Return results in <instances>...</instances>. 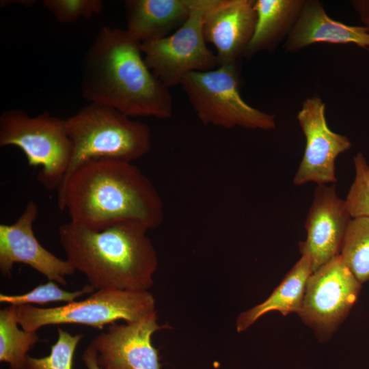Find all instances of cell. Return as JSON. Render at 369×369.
I'll use <instances>...</instances> for the list:
<instances>
[{"mask_svg": "<svg viewBox=\"0 0 369 369\" xmlns=\"http://www.w3.org/2000/svg\"><path fill=\"white\" fill-rule=\"evenodd\" d=\"M57 193V206L70 221L93 230L135 221L148 230L164 220L163 200L150 180L132 162L99 158L87 161Z\"/></svg>", "mask_w": 369, "mask_h": 369, "instance_id": "obj_1", "label": "cell"}, {"mask_svg": "<svg viewBox=\"0 0 369 369\" xmlns=\"http://www.w3.org/2000/svg\"><path fill=\"white\" fill-rule=\"evenodd\" d=\"M141 44L126 29L102 27L83 57L81 94L130 118L169 119L174 108L169 87L147 66Z\"/></svg>", "mask_w": 369, "mask_h": 369, "instance_id": "obj_2", "label": "cell"}, {"mask_svg": "<svg viewBox=\"0 0 369 369\" xmlns=\"http://www.w3.org/2000/svg\"><path fill=\"white\" fill-rule=\"evenodd\" d=\"M148 230L135 221L117 223L101 230L70 221L59 226L58 236L66 260L96 290L144 291L152 286L158 266Z\"/></svg>", "mask_w": 369, "mask_h": 369, "instance_id": "obj_3", "label": "cell"}, {"mask_svg": "<svg viewBox=\"0 0 369 369\" xmlns=\"http://www.w3.org/2000/svg\"><path fill=\"white\" fill-rule=\"evenodd\" d=\"M65 120L72 154L61 187L87 161L108 158L132 162L150 151L148 126L109 106L89 102Z\"/></svg>", "mask_w": 369, "mask_h": 369, "instance_id": "obj_4", "label": "cell"}, {"mask_svg": "<svg viewBox=\"0 0 369 369\" xmlns=\"http://www.w3.org/2000/svg\"><path fill=\"white\" fill-rule=\"evenodd\" d=\"M16 146L29 166H41L38 180L48 191H57L67 174L72 154L66 120L44 112L29 116L21 109L0 115V146Z\"/></svg>", "mask_w": 369, "mask_h": 369, "instance_id": "obj_5", "label": "cell"}, {"mask_svg": "<svg viewBox=\"0 0 369 369\" xmlns=\"http://www.w3.org/2000/svg\"><path fill=\"white\" fill-rule=\"evenodd\" d=\"M236 64H226L205 72L187 74L181 82L199 120L204 125L232 128L272 130L273 115L247 104L239 90Z\"/></svg>", "mask_w": 369, "mask_h": 369, "instance_id": "obj_6", "label": "cell"}, {"mask_svg": "<svg viewBox=\"0 0 369 369\" xmlns=\"http://www.w3.org/2000/svg\"><path fill=\"white\" fill-rule=\"evenodd\" d=\"M154 312L155 300L148 290L100 289L83 300L62 306H18L17 320L23 329L29 331L59 324H79L101 329L118 320L135 322Z\"/></svg>", "mask_w": 369, "mask_h": 369, "instance_id": "obj_7", "label": "cell"}, {"mask_svg": "<svg viewBox=\"0 0 369 369\" xmlns=\"http://www.w3.org/2000/svg\"><path fill=\"white\" fill-rule=\"evenodd\" d=\"M212 2L193 0L189 16L172 34L141 43L145 62L167 87L180 85L189 73L218 67L216 54L207 47L203 32L204 15Z\"/></svg>", "mask_w": 369, "mask_h": 369, "instance_id": "obj_8", "label": "cell"}, {"mask_svg": "<svg viewBox=\"0 0 369 369\" xmlns=\"http://www.w3.org/2000/svg\"><path fill=\"white\" fill-rule=\"evenodd\" d=\"M361 285L338 255L312 273L298 314L320 338H327L349 314Z\"/></svg>", "mask_w": 369, "mask_h": 369, "instance_id": "obj_9", "label": "cell"}, {"mask_svg": "<svg viewBox=\"0 0 369 369\" xmlns=\"http://www.w3.org/2000/svg\"><path fill=\"white\" fill-rule=\"evenodd\" d=\"M297 118L305 138V146L293 184H335V161L338 155L351 148L349 139L329 128L325 104L318 96L306 98Z\"/></svg>", "mask_w": 369, "mask_h": 369, "instance_id": "obj_10", "label": "cell"}, {"mask_svg": "<svg viewBox=\"0 0 369 369\" xmlns=\"http://www.w3.org/2000/svg\"><path fill=\"white\" fill-rule=\"evenodd\" d=\"M38 207L29 200L17 220L12 224H0V271L11 276L15 263H23L45 276L49 281L67 285L66 276L76 270L66 260H63L46 249L34 235L33 225Z\"/></svg>", "mask_w": 369, "mask_h": 369, "instance_id": "obj_11", "label": "cell"}, {"mask_svg": "<svg viewBox=\"0 0 369 369\" xmlns=\"http://www.w3.org/2000/svg\"><path fill=\"white\" fill-rule=\"evenodd\" d=\"M167 325L157 323L156 311L131 323L110 325L90 344L102 369H161L152 336Z\"/></svg>", "mask_w": 369, "mask_h": 369, "instance_id": "obj_12", "label": "cell"}, {"mask_svg": "<svg viewBox=\"0 0 369 369\" xmlns=\"http://www.w3.org/2000/svg\"><path fill=\"white\" fill-rule=\"evenodd\" d=\"M352 217L336 185H318L305 220L306 238L299 243L301 255L309 257L312 273L339 255Z\"/></svg>", "mask_w": 369, "mask_h": 369, "instance_id": "obj_13", "label": "cell"}, {"mask_svg": "<svg viewBox=\"0 0 369 369\" xmlns=\"http://www.w3.org/2000/svg\"><path fill=\"white\" fill-rule=\"evenodd\" d=\"M254 0H213L205 12L203 32L217 50L218 66L236 64L245 55L254 32Z\"/></svg>", "mask_w": 369, "mask_h": 369, "instance_id": "obj_14", "label": "cell"}, {"mask_svg": "<svg viewBox=\"0 0 369 369\" xmlns=\"http://www.w3.org/2000/svg\"><path fill=\"white\" fill-rule=\"evenodd\" d=\"M318 42L355 44L369 48L368 27L348 25L330 18L317 0L305 1L284 44L287 51L297 52Z\"/></svg>", "mask_w": 369, "mask_h": 369, "instance_id": "obj_15", "label": "cell"}, {"mask_svg": "<svg viewBox=\"0 0 369 369\" xmlns=\"http://www.w3.org/2000/svg\"><path fill=\"white\" fill-rule=\"evenodd\" d=\"M126 31L143 43L169 36L188 18L193 0H126Z\"/></svg>", "mask_w": 369, "mask_h": 369, "instance_id": "obj_16", "label": "cell"}, {"mask_svg": "<svg viewBox=\"0 0 369 369\" xmlns=\"http://www.w3.org/2000/svg\"><path fill=\"white\" fill-rule=\"evenodd\" d=\"M312 273L309 257L301 255L266 300L238 315L236 323L237 332L247 330L258 318L271 312H279L284 316L293 312L299 314L303 305L306 284Z\"/></svg>", "mask_w": 369, "mask_h": 369, "instance_id": "obj_17", "label": "cell"}, {"mask_svg": "<svg viewBox=\"0 0 369 369\" xmlns=\"http://www.w3.org/2000/svg\"><path fill=\"white\" fill-rule=\"evenodd\" d=\"M305 0H256L257 20L245 55L273 50L288 35L296 23Z\"/></svg>", "mask_w": 369, "mask_h": 369, "instance_id": "obj_18", "label": "cell"}, {"mask_svg": "<svg viewBox=\"0 0 369 369\" xmlns=\"http://www.w3.org/2000/svg\"><path fill=\"white\" fill-rule=\"evenodd\" d=\"M17 306L0 310V361L8 363L11 369H25L27 353L38 342L36 331L18 327Z\"/></svg>", "mask_w": 369, "mask_h": 369, "instance_id": "obj_19", "label": "cell"}, {"mask_svg": "<svg viewBox=\"0 0 369 369\" xmlns=\"http://www.w3.org/2000/svg\"><path fill=\"white\" fill-rule=\"evenodd\" d=\"M339 255L361 284L369 282V217L351 219Z\"/></svg>", "mask_w": 369, "mask_h": 369, "instance_id": "obj_20", "label": "cell"}, {"mask_svg": "<svg viewBox=\"0 0 369 369\" xmlns=\"http://www.w3.org/2000/svg\"><path fill=\"white\" fill-rule=\"evenodd\" d=\"M95 289L87 284L81 289L69 292L59 288L53 281L40 284L31 291L21 295L0 294V302L14 306L24 305H45L52 302H73L78 297L94 292Z\"/></svg>", "mask_w": 369, "mask_h": 369, "instance_id": "obj_21", "label": "cell"}, {"mask_svg": "<svg viewBox=\"0 0 369 369\" xmlns=\"http://www.w3.org/2000/svg\"><path fill=\"white\" fill-rule=\"evenodd\" d=\"M57 332V340L51 346L50 354L41 358L27 356L25 369H72L74 351L83 335L72 336L61 328Z\"/></svg>", "mask_w": 369, "mask_h": 369, "instance_id": "obj_22", "label": "cell"}, {"mask_svg": "<svg viewBox=\"0 0 369 369\" xmlns=\"http://www.w3.org/2000/svg\"><path fill=\"white\" fill-rule=\"evenodd\" d=\"M355 178L345 200L352 218L369 217V164L361 152L353 157Z\"/></svg>", "mask_w": 369, "mask_h": 369, "instance_id": "obj_23", "label": "cell"}, {"mask_svg": "<svg viewBox=\"0 0 369 369\" xmlns=\"http://www.w3.org/2000/svg\"><path fill=\"white\" fill-rule=\"evenodd\" d=\"M42 3L62 23H73L81 18H88L103 10L100 0H44Z\"/></svg>", "mask_w": 369, "mask_h": 369, "instance_id": "obj_24", "label": "cell"}, {"mask_svg": "<svg viewBox=\"0 0 369 369\" xmlns=\"http://www.w3.org/2000/svg\"><path fill=\"white\" fill-rule=\"evenodd\" d=\"M82 359L87 369H102L98 364L95 351L90 345L85 350Z\"/></svg>", "mask_w": 369, "mask_h": 369, "instance_id": "obj_25", "label": "cell"}, {"mask_svg": "<svg viewBox=\"0 0 369 369\" xmlns=\"http://www.w3.org/2000/svg\"><path fill=\"white\" fill-rule=\"evenodd\" d=\"M13 3H4L3 1H1V5H8L11 3H16L19 5H22L26 7H31L36 3V1L35 0H23V1H10Z\"/></svg>", "mask_w": 369, "mask_h": 369, "instance_id": "obj_26", "label": "cell"}, {"mask_svg": "<svg viewBox=\"0 0 369 369\" xmlns=\"http://www.w3.org/2000/svg\"><path fill=\"white\" fill-rule=\"evenodd\" d=\"M364 12L366 14L361 15L362 19L367 27H369V9L367 10L364 9Z\"/></svg>", "mask_w": 369, "mask_h": 369, "instance_id": "obj_27", "label": "cell"}, {"mask_svg": "<svg viewBox=\"0 0 369 369\" xmlns=\"http://www.w3.org/2000/svg\"><path fill=\"white\" fill-rule=\"evenodd\" d=\"M368 28H369V27H368Z\"/></svg>", "mask_w": 369, "mask_h": 369, "instance_id": "obj_28", "label": "cell"}]
</instances>
